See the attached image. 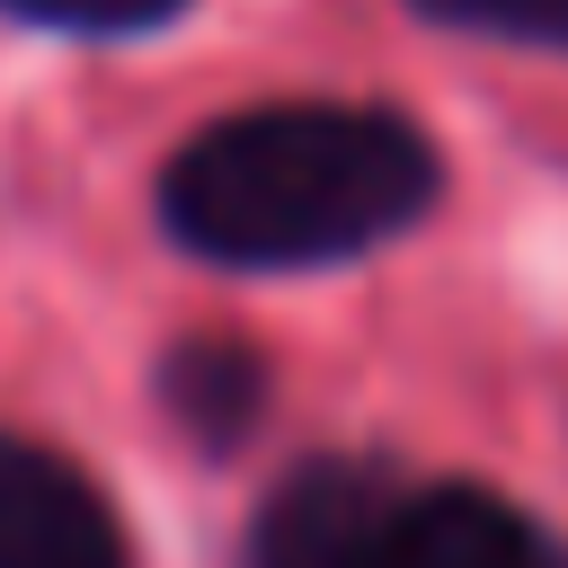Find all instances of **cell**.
I'll return each mask as SVG.
<instances>
[{
    "mask_svg": "<svg viewBox=\"0 0 568 568\" xmlns=\"http://www.w3.org/2000/svg\"><path fill=\"white\" fill-rule=\"evenodd\" d=\"M444 195V151L373 98H275L195 124L151 186L160 231L231 275H311L417 231Z\"/></svg>",
    "mask_w": 568,
    "mask_h": 568,
    "instance_id": "obj_1",
    "label": "cell"
},
{
    "mask_svg": "<svg viewBox=\"0 0 568 568\" xmlns=\"http://www.w3.org/2000/svg\"><path fill=\"white\" fill-rule=\"evenodd\" d=\"M408 470L382 453H302L248 515L240 568H390Z\"/></svg>",
    "mask_w": 568,
    "mask_h": 568,
    "instance_id": "obj_2",
    "label": "cell"
},
{
    "mask_svg": "<svg viewBox=\"0 0 568 568\" xmlns=\"http://www.w3.org/2000/svg\"><path fill=\"white\" fill-rule=\"evenodd\" d=\"M0 568H133L115 497L18 426H0Z\"/></svg>",
    "mask_w": 568,
    "mask_h": 568,
    "instance_id": "obj_3",
    "label": "cell"
},
{
    "mask_svg": "<svg viewBox=\"0 0 568 568\" xmlns=\"http://www.w3.org/2000/svg\"><path fill=\"white\" fill-rule=\"evenodd\" d=\"M151 390H160V417L178 426L186 453L231 462V453L266 426V408H275V364H266L248 337H213V328H195V337H178V346L160 355Z\"/></svg>",
    "mask_w": 568,
    "mask_h": 568,
    "instance_id": "obj_4",
    "label": "cell"
},
{
    "mask_svg": "<svg viewBox=\"0 0 568 568\" xmlns=\"http://www.w3.org/2000/svg\"><path fill=\"white\" fill-rule=\"evenodd\" d=\"M550 524H532L515 497L479 479H417L399 506L390 568H532Z\"/></svg>",
    "mask_w": 568,
    "mask_h": 568,
    "instance_id": "obj_5",
    "label": "cell"
},
{
    "mask_svg": "<svg viewBox=\"0 0 568 568\" xmlns=\"http://www.w3.org/2000/svg\"><path fill=\"white\" fill-rule=\"evenodd\" d=\"M408 9H417L426 27H453V36L568 53V0H408Z\"/></svg>",
    "mask_w": 568,
    "mask_h": 568,
    "instance_id": "obj_6",
    "label": "cell"
},
{
    "mask_svg": "<svg viewBox=\"0 0 568 568\" xmlns=\"http://www.w3.org/2000/svg\"><path fill=\"white\" fill-rule=\"evenodd\" d=\"M195 0H0V18L18 27H53V36H151L178 27Z\"/></svg>",
    "mask_w": 568,
    "mask_h": 568,
    "instance_id": "obj_7",
    "label": "cell"
},
{
    "mask_svg": "<svg viewBox=\"0 0 568 568\" xmlns=\"http://www.w3.org/2000/svg\"><path fill=\"white\" fill-rule=\"evenodd\" d=\"M532 568H568V541H559V532H550V541H541V559H532Z\"/></svg>",
    "mask_w": 568,
    "mask_h": 568,
    "instance_id": "obj_8",
    "label": "cell"
}]
</instances>
